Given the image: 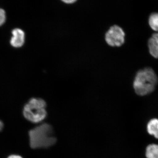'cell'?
<instances>
[{"mask_svg": "<svg viewBox=\"0 0 158 158\" xmlns=\"http://www.w3.org/2000/svg\"><path fill=\"white\" fill-rule=\"evenodd\" d=\"M46 102L42 99L31 98L25 105L23 114L26 119L31 122H40L46 117Z\"/></svg>", "mask_w": 158, "mask_h": 158, "instance_id": "3", "label": "cell"}, {"mask_svg": "<svg viewBox=\"0 0 158 158\" xmlns=\"http://www.w3.org/2000/svg\"><path fill=\"white\" fill-rule=\"evenodd\" d=\"M158 82V77L152 69L147 67L138 71L133 83L135 92L144 96L154 91Z\"/></svg>", "mask_w": 158, "mask_h": 158, "instance_id": "2", "label": "cell"}, {"mask_svg": "<svg viewBox=\"0 0 158 158\" xmlns=\"http://www.w3.org/2000/svg\"><path fill=\"white\" fill-rule=\"evenodd\" d=\"M12 37L10 40V44L15 48H19L24 44L25 34L22 29L15 28L11 31Z\"/></svg>", "mask_w": 158, "mask_h": 158, "instance_id": "5", "label": "cell"}, {"mask_svg": "<svg viewBox=\"0 0 158 158\" xmlns=\"http://www.w3.org/2000/svg\"><path fill=\"white\" fill-rule=\"evenodd\" d=\"M124 31L119 26H112L105 35V40L108 45L112 47H120L125 42Z\"/></svg>", "mask_w": 158, "mask_h": 158, "instance_id": "4", "label": "cell"}, {"mask_svg": "<svg viewBox=\"0 0 158 158\" xmlns=\"http://www.w3.org/2000/svg\"><path fill=\"white\" fill-rule=\"evenodd\" d=\"M8 158H23L21 156L16 155H12L8 157Z\"/></svg>", "mask_w": 158, "mask_h": 158, "instance_id": "11", "label": "cell"}, {"mask_svg": "<svg viewBox=\"0 0 158 158\" xmlns=\"http://www.w3.org/2000/svg\"><path fill=\"white\" fill-rule=\"evenodd\" d=\"M147 158H158V145L156 144H149L146 150Z\"/></svg>", "mask_w": 158, "mask_h": 158, "instance_id": "8", "label": "cell"}, {"mask_svg": "<svg viewBox=\"0 0 158 158\" xmlns=\"http://www.w3.org/2000/svg\"><path fill=\"white\" fill-rule=\"evenodd\" d=\"M3 127H4V124L3 122L0 120V131L2 130Z\"/></svg>", "mask_w": 158, "mask_h": 158, "instance_id": "13", "label": "cell"}, {"mask_svg": "<svg viewBox=\"0 0 158 158\" xmlns=\"http://www.w3.org/2000/svg\"><path fill=\"white\" fill-rule=\"evenodd\" d=\"M147 131L150 135H152L158 139V119L153 118L148 122Z\"/></svg>", "mask_w": 158, "mask_h": 158, "instance_id": "7", "label": "cell"}, {"mask_svg": "<svg viewBox=\"0 0 158 158\" xmlns=\"http://www.w3.org/2000/svg\"><path fill=\"white\" fill-rule=\"evenodd\" d=\"M150 27L154 31L158 32V13H153L150 15L148 19Z\"/></svg>", "mask_w": 158, "mask_h": 158, "instance_id": "9", "label": "cell"}, {"mask_svg": "<svg viewBox=\"0 0 158 158\" xmlns=\"http://www.w3.org/2000/svg\"><path fill=\"white\" fill-rule=\"evenodd\" d=\"M6 12L4 9L0 8V26L4 24L6 20Z\"/></svg>", "mask_w": 158, "mask_h": 158, "instance_id": "10", "label": "cell"}, {"mask_svg": "<svg viewBox=\"0 0 158 158\" xmlns=\"http://www.w3.org/2000/svg\"><path fill=\"white\" fill-rule=\"evenodd\" d=\"M62 2H64L67 4H72V3H74L75 2H76V1H73V0H71V1H63Z\"/></svg>", "mask_w": 158, "mask_h": 158, "instance_id": "12", "label": "cell"}, {"mask_svg": "<svg viewBox=\"0 0 158 158\" xmlns=\"http://www.w3.org/2000/svg\"><path fill=\"white\" fill-rule=\"evenodd\" d=\"M150 53L156 59L158 58V33L153 34L148 40Z\"/></svg>", "mask_w": 158, "mask_h": 158, "instance_id": "6", "label": "cell"}, {"mask_svg": "<svg viewBox=\"0 0 158 158\" xmlns=\"http://www.w3.org/2000/svg\"><path fill=\"white\" fill-rule=\"evenodd\" d=\"M29 136L30 146L34 149L47 148L56 142L53 128L48 123H43L31 130Z\"/></svg>", "mask_w": 158, "mask_h": 158, "instance_id": "1", "label": "cell"}]
</instances>
